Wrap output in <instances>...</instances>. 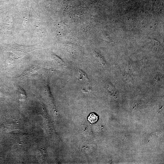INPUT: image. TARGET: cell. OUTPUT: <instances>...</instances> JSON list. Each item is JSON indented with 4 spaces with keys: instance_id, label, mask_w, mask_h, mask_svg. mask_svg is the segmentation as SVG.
I'll list each match as a JSON object with an SVG mask.
<instances>
[{
    "instance_id": "1",
    "label": "cell",
    "mask_w": 164,
    "mask_h": 164,
    "mask_svg": "<svg viewBox=\"0 0 164 164\" xmlns=\"http://www.w3.org/2000/svg\"><path fill=\"white\" fill-rule=\"evenodd\" d=\"M9 50L16 55L18 57L20 58L28 53L34 50L38 49V46H25L19 45L13 42L9 46Z\"/></svg>"
},
{
    "instance_id": "2",
    "label": "cell",
    "mask_w": 164,
    "mask_h": 164,
    "mask_svg": "<svg viewBox=\"0 0 164 164\" xmlns=\"http://www.w3.org/2000/svg\"><path fill=\"white\" fill-rule=\"evenodd\" d=\"M39 67L37 65L31 66L26 69L19 77H28L38 70Z\"/></svg>"
},
{
    "instance_id": "3",
    "label": "cell",
    "mask_w": 164,
    "mask_h": 164,
    "mask_svg": "<svg viewBox=\"0 0 164 164\" xmlns=\"http://www.w3.org/2000/svg\"><path fill=\"white\" fill-rule=\"evenodd\" d=\"M66 49L70 52H75L79 51L80 50L79 46L75 44L69 43L67 45Z\"/></svg>"
},
{
    "instance_id": "4",
    "label": "cell",
    "mask_w": 164,
    "mask_h": 164,
    "mask_svg": "<svg viewBox=\"0 0 164 164\" xmlns=\"http://www.w3.org/2000/svg\"><path fill=\"white\" fill-rule=\"evenodd\" d=\"M16 91L17 94L19 98L23 99L26 98V94L25 91L22 88L20 87H17Z\"/></svg>"
},
{
    "instance_id": "5",
    "label": "cell",
    "mask_w": 164,
    "mask_h": 164,
    "mask_svg": "<svg viewBox=\"0 0 164 164\" xmlns=\"http://www.w3.org/2000/svg\"><path fill=\"white\" fill-rule=\"evenodd\" d=\"M98 117L94 113H91L87 117V120L91 124H93L96 122L97 120Z\"/></svg>"
}]
</instances>
